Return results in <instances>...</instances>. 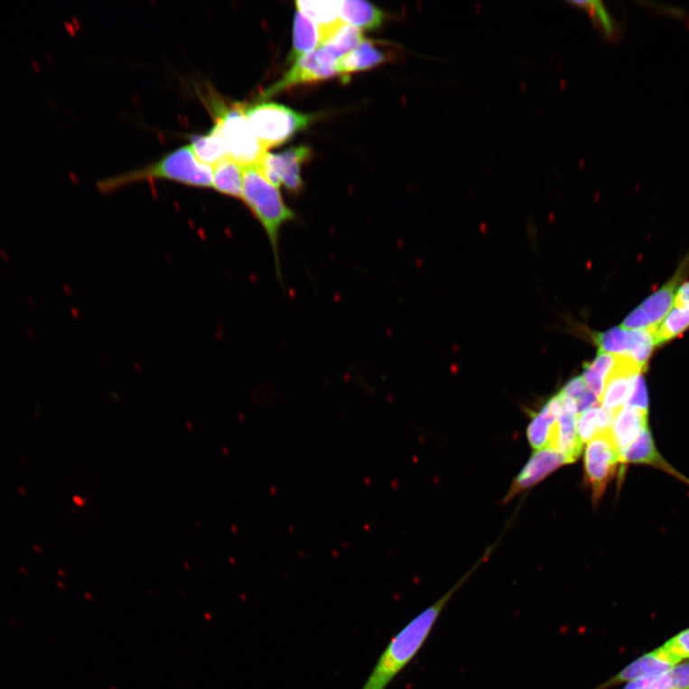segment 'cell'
I'll use <instances>...</instances> for the list:
<instances>
[{
    "label": "cell",
    "mask_w": 689,
    "mask_h": 689,
    "mask_svg": "<svg viewBox=\"0 0 689 689\" xmlns=\"http://www.w3.org/2000/svg\"><path fill=\"white\" fill-rule=\"evenodd\" d=\"M470 574L464 576L444 596L414 617L391 638L360 689H387L420 653L447 604L450 603L462 584L467 582Z\"/></svg>",
    "instance_id": "cell-1"
},
{
    "label": "cell",
    "mask_w": 689,
    "mask_h": 689,
    "mask_svg": "<svg viewBox=\"0 0 689 689\" xmlns=\"http://www.w3.org/2000/svg\"><path fill=\"white\" fill-rule=\"evenodd\" d=\"M242 200L260 222L267 237L276 276L282 284L281 232L285 224L295 220L296 215L284 201L279 188L265 178L257 165L245 167Z\"/></svg>",
    "instance_id": "cell-2"
},
{
    "label": "cell",
    "mask_w": 689,
    "mask_h": 689,
    "mask_svg": "<svg viewBox=\"0 0 689 689\" xmlns=\"http://www.w3.org/2000/svg\"><path fill=\"white\" fill-rule=\"evenodd\" d=\"M166 180L200 188L213 187V170L199 162L190 146L172 152L145 168L98 182L103 193L143 181Z\"/></svg>",
    "instance_id": "cell-3"
},
{
    "label": "cell",
    "mask_w": 689,
    "mask_h": 689,
    "mask_svg": "<svg viewBox=\"0 0 689 689\" xmlns=\"http://www.w3.org/2000/svg\"><path fill=\"white\" fill-rule=\"evenodd\" d=\"M216 119V126L227 143L229 157L247 167L257 165L266 151L246 116L244 105H228L212 96L208 98Z\"/></svg>",
    "instance_id": "cell-4"
},
{
    "label": "cell",
    "mask_w": 689,
    "mask_h": 689,
    "mask_svg": "<svg viewBox=\"0 0 689 689\" xmlns=\"http://www.w3.org/2000/svg\"><path fill=\"white\" fill-rule=\"evenodd\" d=\"M245 112L265 151L283 145L297 133L306 130L316 118L314 115L301 114L286 106L268 102L246 106Z\"/></svg>",
    "instance_id": "cell-5"
},
{
    "label": "cell",
    "mask_w": 689,
    "mask_h": 689,
    "mask_svg": "<svg viewBox=\"0 0 689 689\" xmlns=\"http://www.w3.org/2000/svg\"><path fill=\"white\" fill-rule=\"evenodd\" d=\"M620 455L610 429L588 442L584 453L585 482L597 504L620 467Z\"/></svg>",
    "instance_id": "cell-6"
},
{
    "label": "cell",
    "mask_w": 689,
    "mask_h": 689,
    "mask_svg": "<svg viewBox=\"0 0 689 689\" xmlns=\"http://www.w3.org/2000/svg\"><path fill=\"white\" fill-rule=\"evenodd\" d=\"M338 62L324 47L319 46L316 51L294 62L279 82L264 92L262 98L265 100L294 87L319 83L340 76Z\"/></svg>",
    "instance_id": "cell-7"
},
{
    "label": "cell",
    "mask_w": 689,
    "mask_h": 689,
    "mask_svg": "<svg viewBox=\"0 0 689 689\" xmlns=\"http://www.w3.org/2000/svg\"><path fill=\"white\" fill-rule=\"evenodd\" d=\"M311 156L309 147H291L279 154L265 153L257 167L272 185L280 188L283 184L290 193L297 195L303 186L302 166Z\"/></svg>",
    "instance_id": "cell-8"
},
{
    "label": "cell",
    "mask_w": 689,
    "mask_h": 689,
    "mask_svg": "<svg viewBox=\"0 0 689 689\" xmlns=\"http://www.w3.org/2000/svg\"><path fill=\"white\" fill-rule=\"evenodd\" d=\"M686 268V262H684L677 270L675 275L661 287L658 292L649 296L640 306L624 319L620 327L628 331H636L655 328L660 325L675 304L679 285L685 275Z\"/></svg>",
    "instance_id": "cell-9"
},
{
    "label": "cell",
    "mask_w": 689,
    "mask_h": 689,
    "mask_svg": "<svg viewBox=\"0 0 689 689\" xmlns=\"http://www.w3.org/2000/svg\"><path fill=\"white\" fill-rule=\"evenodd\" d=\"M563 398V405L557 420L553 425L549 448L565 456L569 463L574 462L582 454L583 444L578 434V416L574 400Z\"/></svg>",
    "instance_id": "cell-10"
},
{
    "label": "cell",
    "mask_w": 689,
    "mask_h": 689,
    "mask_svg": "<svg viewBox=\"0 0 689 689\" xmlns=\"http://www.w3.org/2000/svg\"><path fill=\"white\" fill-rule=\"evenodd\" d=\"M677 664L660 647L633 661L594 689H610L621 684H628L645 677L660 675L670 671Z\"/></svg>",
    "instance_id": "cell-11"
},
{
    "label": "cell",
    "mask_w": 689,
    "mask_h": 689,
    "mask_svg": "<svg viewBox=\"0 0 689 689\" xmlns=\"http://www.w3.org/2000/svg\"><path fill=\"white\" fill-rule=\"evenodd\" d=\"M568 463L564 455L551 450V448L535 452L515 479L514 484L506 496L505 502H508L517 495L540 483L542 480Z\"/></svg>",
    "instance_id": "cell-12"
},
{
    "label": "cell",
    "mask_w": 689,
    "mask_h": 689,
    "mask_svg": "<svg viewBox=\"0 0 689 689\" xmlns=\"http://www.w3.org/2000/svg\"><path fill=\"white\" fill-rule=\"evenodd\" d=\"M622 467L627 463H644L662 470L689 485V480L671 467L656 451L649 426L645 428L637 440L627 450L619 453Z\"/></svg>",
    "instance_id": "cell-13"
},
{
    "label": "cell",
    "mask_w": 689,
    "mask_h": 689,
    "mask_svg": "<svg viewBox=\"0 0 689 689\" xmlns=\"http://www.w3.org/2000/svg\"><path fill=\"white\" fill-rule=\"evenodd\" d=\"M648 412L629 405L622 407L613 418L611 434L620 452L628 448L640 432L648 427Z\"/></svg>",
    "instance_id": "cell-14"
},
{
    "label": "cell",
    "mask_w": 689,
    "mask_h": 689,
    "mask_svg": "<svg viewBox=\"0 0 689 689\" xmlns=\"http://www.w3.org/2000/svg\"><path fill=\"white\" fill-rule=\"evenodd\" d=\"M390 60V54L383 51L376 42L365 40L355 51L338 62V68L346 82L350 74L375 69Z\"/></svg>",
    "instance_id": "cell-15"
},
{
    "label": "cell",
    "mask_w": 689,
    "mask_h": 689,
    "mask_svg": "<svg viewBox=\"0 0 689 689\" xmlns=\"http://www.w3.org/2000/svg\"><path fill=\"white\" fill-rule=\"evenodd\" d=\"M561 405L563 398L558 393L539 412L533 414L527 427V440L536 452L549 448L552 428L560 414Z\"/></svg>",
    "instance_id": "cell-16"
},
{
    "label": "cell",
    "mask_w": 689,
    "mask_h": 689,
    "mask_svg": "<svg viewBox=\"0 0 689 689\" xmlns=\"http://www.w3.org/2000/svg\"><path fill=\"white\" fill-rule=\"evenodd\" d=\"M295 5L298 11L316 24L321 37V43L336 28L344 23L340 19V2L338 0H331V2L330 0H324V2L300 0Z\"/></svg>",
    "instance_id": "cell-17"
},
{
    "label": "cell",
    "mask_w": 689,
    "mask_h": 689,
    "mask_svg": "<svg viewBox=\"0 0 689 689\" xmlns=\"http://www.w3.org/2000/svg\"><path fill=\"white\" fill-rule=\"evenodd\" d=\"M340 19L361 31H372L381 27L386 14L374 5L363 0H345L340 2Z\"/></svg>",
    "instance_id": "cell-18"
},
{
    "label": "cell",
    "mask_w": 689,
    "mask_h": 689,
    "mask_svg": "<svg viewBox=\"0 0 689 689\" xmlns=\"http://www.w3.org/2000/svg\"><path fill=\"white\" fill-rule=\"evenodd\" d=\"M638 377L613 371L609 375L601 405L607 413L613 415V418L622 407L628 405Z\"/></svg>",
    "instance_id": "cell-19"
},
{
    "label": "cell",
    "mask_w": 689,
    "mask_h": 689,
    "mask_svg": "<svg viewBox=\"0 0 689 689\" xmlns=\"http://www.w3.org/2000/svg\"><path fill=\"white\" fill-rule=\"evenodd\" d=\"M321 43L320 32L314 23L297 10L293 23V50L288 55V62H296L301 58L312 53Z\"/></svg>",
    "instance_id": "cell-20"
},
{
    "label": "cell",
    "mask_w": 689,
    "mask_h": 689,
    "mask_svg": "<svg viewBox=\"0 0 689 689\" xmlns=\"http://www.w3.org/2000/svg\"><path fill=\"white\" fill-rule=\"evenodd\" d=\"M213 169L212 188L224 196L242 200L245 167L228 157Z\"/></svg>",
    "instance_id": "cell-21"
},
{
    "label": "cell",
    "mask_w": 689,
    "mask_h": 689,
    "mask_svg": "<svg viewBox=\"0 0 689 689\" xmlns=\"http://www.w3.org/2000/svg\"><path fill=\"white\" fill-rule=\"evenodd\" d=\"M190 147L200 163L211 168L229 157L227 143L216 125L209 133L194 137Z\"/></svg>",
    "instance_id": "cell-22"
},
{
    "label": "cell",
    "mask_w": 689,
    "mask_h": 689,
    "mask_svg": "<svg viewBox=\"0 0 689 689\" xmlns=\"http://www.w3.org/2000/svg\"><path fill=\"white\" fill-rule=\"evenodd\" d=\"M365 41L362 31L355 26L342 23L320 44L338 61Z\"/></svg>",
    "instance_id": "cell-23"
},
{
    "label": "cell",
    "mask_w": 689,
    "mask_h": 689,
    "mask_svg": "<svg viewBox=\"0 0 689 689\" xmlns=\"http://www.w3.org/2000/svg\"><path fill=\"white\" fill-rule=\"evenodd\" d=\"M615 364V356L601 354L595 360L585 364L582 379L589 391L594 394L600 400L605 388L609 375H610Z\"/></svg>",
    "instance_id": "cell-24"
},
{
    "label": "cell",
    "mask_w": 689,
    "mask_h": 689,
    "mask_svg": "<svg viewBox=\"0 0 689 689\" xmlns=\"http://www.w3.org/2000/svg\"><path fill=\"white\" fill-rule=\"evenodd\" d=\"M613 415L602 407L596 406L578 416V434L582 444L589 442L601 433L611 428Z\"/></svg>",
    "instance_id": "cell-25"
},
{
    "label": "cell",
    "mask_w": 689,
    "mask_h": 689,
    "mask_svg": "<svg viewBox=\"0 0 689 689\" xmlns=\"http://www.w3.org/2000/svg\"><path fill=\"white\" fill-rule=\"evenodd\" d=\"M688 328L689 307H675L666 315L660 325L654 328L656 347L678 338Z\"/></svg>",
    "instance_id": "cell-26"
},
{
    "label": "cell",
    "mask_w": 689,
    "mask_h": 689,
    "mask_svg": "<svg viewBox=\"0 0 689 689\" xmlns=\"http://www.w3.org/2000/svg\"><path fill=\"white\" fill-rule=\"evenodd\" d=\"M656 347L654 328L629 331V346L628 355L639 365L647 368L652 351Z\"/></svg>",
    "instance_id": "cell-27"
},
{
    "label": "cell",
    "mask_w": 689,
    "mask_h": 689,
    "mask_svg": "<svg viewBox=\"0 0 689 689\" xmlns=\"http://www.w3.org/2000/svg\"><path fill=\"white\" fill-rule=\"evenodd\" d=\"M595 342L599 352L613 356L628 355L629 346V331L622 327L597 333Z\"/></svg>",
    "instance_id": "cell-28"
},
{
    "label": "cell",
    "mask_w": 689,
    "mask_h": 689,
    "mask_svg": "<svg viewBox=\"0 0 689 689\" xmlns=\"http://www.w3.org/2000/svg\"><path fill=\"white\" fill-rule=\"evenodd\" d=\"M677 665L689 660V628L670 638L661 647Z\"/></svg>",
    "instance_id": "cell-29"
},
{
    "label": "cell",
    "mask_w": 689,
    "mask_h": 689,
    "mask_svg": "<svg viewBox=\"0 0 689 689\" xmlns=\"http://www.w3.org/2000/svg\"><path fill=\"white\" fill-rule=\"evenodd\" d=\"M571 5L582 7L591 14L596 21L601 25L607 37L615 35L616 26L610 14L604 8L601 2H573Z\"/></svg>",
    "instance_id": "cell-30"
},
{
    "label": "cell",
    "mask_w": 689,
    "mask_h": 689,
    "mask_svg": "<svg viewBox=\"0 0 689 689\" xmlns=\"http://www.w3.org/2000/svg\"><path fill=\"white\" fill-rule=\"evenodd\" d=\"M670 671L660 675H654L635 680L625 684L622 689H671Z\"/></svg>",
    "instance_id": "cell-31"
},
{
    "label": "cell",
    "mask_w": 689,
    "mask_h": 689,
    "mask_svg": "<svg viewBox=\"0 0 689 689\" xmlns=\"http://www.w3.org/2000/svg\"><path fill=\"white\" fill-rule=\"evenodd\" d=\"M628 405L647 411L649 410L648 395L646 380L643 375L637 377L635 386Z\"/></svg>",
    "instance_id": "cell-32"
},
{
    "label": "cell",
    "mask_w": 689,
    "mask_h": 689,
    "mask_svg": "<svg viewBox=\"0 0 689 689\" xmlns=\"http://www.w3.org/2000/svg\"><path fill=\"white\" fill-rule=\"evenodd\" d=\"M671 689H689V660L670 670Z\"/></svg>",
    "instance_id": "cell-33"
},
{
    "label": "cell",
    "mask_w": 689,
    "mask_h": 689,
    "mask_svg": "<svg viewBox=\"0 0 689 689\" xmlns=\"http://www.w3.org/2000/svg\"><path fill=\"white\" fill-rule=\"evenodd\" d=\"M588 391L582 377H573L559 393L565 397L578 402V400Z\"/></svg>",
    "instance_id": "cell-34"
},
{
    "label": "cell",
    "mask_w": 689,
    "mask_h": 689,
    "mask_svg": "<svg viewBox=\"0 0 689 689\" xmlns=\"http://www.w3.org/2000/svg\"><path fill=\"white\" fill-rule=\"evenodd\" d=\"M675 307H689V282L684 283L679 287L675 299Z\"/></svg>",
    "instance_id": "cell-35"
},
{
    "label": "cell",
    "mask_w": 689,
    "mask_h": 689,
    "mask_svg": "<svg viewBox=\"0 0 689 689\" xmlns=\"http://www.w3.org/2000/svg\"><path fill=\"white\" fill-rule=\"evenodd\" d=\"M31 65H32V67H33V69H34V70L36 72H38V73L41 72L42 68H41L40 62L38 61L32 60L31 61Z\"/></svg>",
    "instance_id": "cell-36"
},
{
    "label": "cell",
    "mask_w": 689,
    "mask_h": 689,
    "mask_svg": "<svg viewBox=\"0 0 689 689\" xmlns=\"http://www.w3.org/2000/svg\"><path fill=\"white\" fill-rule=\"evenodd\" d=\"M0 256H2V257L4 258L5 262H9V256L7 255L5 251L4 250L0 251Z\"/></svg>",
    "instance_id": "cell-37"
},
{
    "label": "cell",
    "mask_w": 689,
    "mask_h": 689,
    "mask_svg": "<svg viewBox=\"0 0 689 689\" xmlns=\"http://www.w3.org/2000/svg\"><path fill=\"white\" fill-rule=\"evenodd\" d=\"M27 333H28V335L30 336V339H32V340H35L36 336H35V334H34L33 331H31V330H27Z\"/></svg>",
    "instance_id": "cell-38"
},
{
    "label": "cell",
    "mask_w": 689,
    "mask_h": 689,
    "mask_svg": "<svg viewBox=\"0 0 689 689\" xmlns=\"http://www.w3.org/2000/svg\"><path fill=\"white\" fill-rule=\"evenodd\" d=\"M31 299H32V298H28V299H27V301H28L30 303H32V307H35V303H34L33 300H31Z\"/></svg>",
    "instance_id": "cell-39"
},
{
    "label": "cell",
    "mask_w": 689,
    "mask_h": 689,
    "mask_svg": "<svg viewBox=\"0 0 689 689\" xmlns=\"http://www.w3.org/2000/svg\"><path fill=\"white\" fill-rule=\"evenodd\" d=\"M0 172H2V171H0Z\"/></svg>",
    "instance_id": "cell-40"
}]
</instances>
